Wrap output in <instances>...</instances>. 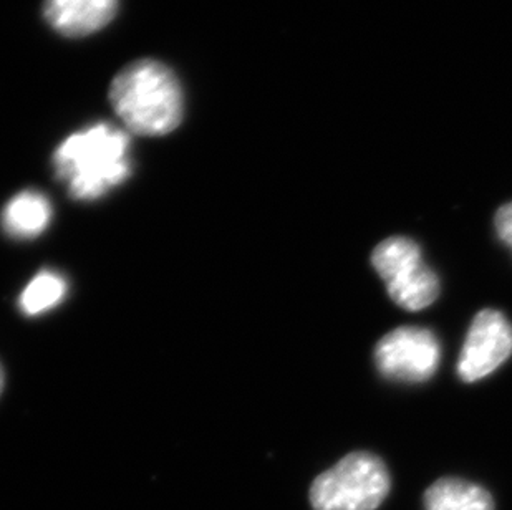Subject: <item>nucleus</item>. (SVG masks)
<instances>
[{
    "label": "nucleus",
    "mask_w": 512,
    "mask_h": 510,
    "mask_svg": "<svg viewBox=\"0 0 512 510\" xmlns=\"http://www.w3.org/2000/svg\"><path fill=\"white\" fill-rule=\"evenodd\" d=\"M425 510H494V501L474 482L443 477L426 489Z\"/></svg>",
    "instance_id": "9"
},
{
    "label": "nucleus",
    "mask_w": 512,
    "mask_h": 510,
    "mask_svg": "<svg viewBox=\"0 0 512 510\" xmlns=\"http://www.w3.org/2000/svg\"><path fill=\"white\" fill-rule=\"evenodd\" d=\"M120 0H44L47 24L65 37H87L107 27Z\"/></svg>",
    "instance_id": "7"
},
{
    "label": "nucleus",
    "mask_w": 512,
    "mask_h": 510,
    "mask_svg": "<svg viewBox=\"0 0 512 510\" xmlns=\"http://www.w3.org/2000/svg\"><path fill=\"white\" fill-rule=\"evenodd\" d=\"M110 103L126 130L135 135H170L183 121L181 83L170 67L153 58L128 63L116 73Z\"/></svg>",
    "instance_id": "2"
},
{
    "label": "nucleus",
    "mask_w": 512,
    "mask_h": 510,
    "mask_svg": "<svg viewBox=\"0 0 512 510\" xmlns=\"http://www.w3.org/2000/svg\"><path fill=\"white\" fill-rule=\"evenodd\" d=\"M494 226H496L499 239L512 251V201L499 207V211L494 217Z\"/></svg>",
    "instance_id": "11"
},
{
    "label": "nucleus",
    "mask_w": 512,
    "mask_h": 510,
    "mask_svg": "<svg viewBox=\"0 0 512 510\" xmlns=\"http://www.w3.org/2000/svg\"><path fill=\"white\" fill-rule=\"evenodd\" d=\"M512 355V325L503 313L484 308L473 318L458 361V376L474 383L489 376Z\"/></svg>",
    "instance_id": "6"
},
{
    "label": "nucleus",
    "mask_w": 512,
    "mask_h": 510,
    "mask_svg": "<svg viewBox=\"0 0 512 510\" xmlns=\"http://www.w3.org/2000/svg\"><path fill=\"white\" fill-rule=\"evenodd\" d=\"M52 163L75 201H97L130 178V135L110 123L87 126L57 146Z\"/></svg>",
    "instance_id": "1"
},
{
    "label": "nucleus",
    "mask_w": 512,
    "mask_h": 510,
    "mask_svg": "<svg viewBox=\"0 0 512 510\" xmlns=\"http://www.w3.org/2000/svg\"><path fill=\"white\" fill-rule=\"evenodd\" d=\"M372 265L398 307L418 312L430 307L440 295V279L426 265L413 239L397 236L380 242L373 249Z\"/></svg>",
    "instance_id": "4"
},
{
    "label": "nucleus",
    "mask_w": 512,
    "mask_h": 510,
    "mask_svg": "<svg viewBox=\"0 0 512 510\" xmlns=\"http://www.w3.org/2000/svg\"><path fill=\"white\" fill-rule=\"evenodd\" d=\"M67 295V280L54 270H42L20 294L19 307L27 317H37L62 304Z\"/></svg>",
    "instance_id": "10"
},
{
    "label": "nucleus",
    "mask_w": 512,
    "mask_h": 510,
    "mask_svg": "<svg viewBox=\"0 0 512 510\" xmlns=\"http://www.w3.org/2000/svg\"><path fill=\"white\" fill-rule=\"evenodd\" d=\"M5 386V373L4 368L0 365V395H2V391H4Z\"/></svg>",
    "instance_id": "12"
},
{
    "label": "nucleus",
    "mask_w": 512,
    "mask_h": 510,
    "mask_svg": "<svg viewBox=\"0 0 512 510\" xmlns=\"http://www.w3.org/2000/svg\"><path fill=\"white\" fill-rule=\"evenodd\" d=\"M373 357L388 380L423 383L438 370L441 347L428 328L398 327L377 343Z\"/></svg>",
    "instance_id": "5"
},
{
    "label": "nucleus",
    "mask_w": 512,
    "mask_h": 510,
    "mask_svg": "<svg viewBox=\"0 0 512 510\" xmlns=\"http://www.w3.org/2000/svg\"><path fill=\"white\" fill-rule=\"evenodd\" d=\"M390 474L372 453H350L310 487L314 510H375L390 492Z\"/></svg>",
    "instance_id": "3"
},
{
    "label": "nucleus",
    "mask_w": 512,
    "mask_h": 510,
    "mask_svg": "<svg viewBox=\"0 0 512 510\" xmlns=\"http://www.w3.org/2000/svg\"><path fill=\"white\" fill-rule=\"evenodd\" d=\"M52 222V204L40 191H22L10 199L0 216L5 234L14 241H32Z\"/></svg>",
    "instance_id": "8"
}]
</instances>
